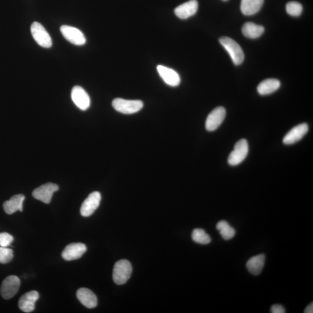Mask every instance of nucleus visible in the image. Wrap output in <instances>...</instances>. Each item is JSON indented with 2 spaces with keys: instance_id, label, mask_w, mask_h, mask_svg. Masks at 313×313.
Returning a JSON list of instances; mask_svg holds the SVG:
<instances>
[{
  "instance_id": "obj_1",
  "label": "nucleus",
  "mask_w": 313,
  "mask_h": 313,
  "mask_svg": "<svg viewBox=\"0 0 313 313\" xmlns=\"http://www.w3.org/2000/svg\"><path fill=\"white\" fill-rule=\"evenodd\" d=\"M132 267L130 262L127 260L118 261L114 265L113 278L115 283L122 285L127 283L132 274Z\"/></svg>"
},
{
  "instance_id": "obj_2",
  "label": "nucleus",
  "mask_w": 313,
  "mask_h": 313,
  "mask_svg": "<svg viewBox=\"0 0 313 313\" xmlns=\"http://www.w3.org/2000/svg\"><path fill=\"white\" fill-rule=\"evenodd\" d=\"M219 42L229 54L234 64L240 65L244 59V52L240 46L233 39L224 37L219 39Z\"/></svg>"
},
{
  "instance_id": "obj_3",
  "label": "nucleus",
  "mask_w": 313,
  "mask_h": 313,
  "mask_svg": "<svg viewBox=\"0 0 313 313\" xmlns=\"http://www.w3.org/2000/svg\"><path fill=\"white\" fill-rule=\"evenodd\" d=\"M112 106L118 112L124 114L138 113L143 107V103L139 100H126L116 98L113 100Z\"/></svg>"
},
{
  "instance_id": "obj_4",
  "label": "nucleus",
  "mask_w": 313,
  "mask_h": 313,
  "mask_svg": "<svg viewBox=\"0 0 313 313\" xmlns=\"http://www.w3.org/2000/svg\"><path fill=\"white\" fill-rule=\"evenodd\" d=\"M248 153V144L246 139H242L237 142L234 149L228 157V163L232 166H236L242 163L246 159Z\"/></svg>"
},
{
  "instance_id": "obj_5",
  "label": "nucleus",
  "mask_w": 313,
  "mask_h": 313,
  "mask_svg": "<svg viewBox=\"0 0 313 313\" xmlns=\"http://www.w3.org/2000/svg\"><path fill=\"white\" fill-rule=\"evenodd\" d=\"M31 32L34 40L42 48H50L52 46L51 36L41 23L34 22L31 26Z\"/></svg>"
},
{
  "instance_id": "obj_6",
  "label": "nucleus",
  "mask_w": 313,
  "mask_h": 313,
  "mask_svg": "<svg viewBox=\"0 0 313 313\" xmlns=\"http://www.w3.org/2000/svg\"><path fill=\"white\" fill-rule=\"evenodd\" d=\"M20 286V280L17 276L11 275L3 281L1 287V296L9 300L15 296Z\"/></svg>"
},
{
  "instance_id": "obj_7",
  "label": "nucleus",
  "mask_w": 313,
  "mask_h": 313,
  "mask_svg": "<svg viewBox=\"0 0 313 313\" xmlns=\"http://www.w3.org/2000/svg\"><path fill=\"white\" fill-rule=\"evenodd\" d=\"M60 31L64 38L72 44L81 46L87 41L84 34L77 28L63 25L60 27Z\"/></svg>"
},
{
  "instance_id": "obj_8",
  "label": "nucleus",
  "mask_w": 313,
  "mask_h": 313,
  "mask_svg": "<svg viewBox=\"0 0 313 313\" xmlns=\"http://www.w3.org/2000/svg\"><path fill=\"white\" fill-rule=\"evenodd\" d=\"M59 190V186L55 183H47L35 189L33 192V196L35 199L45 204L51 203L54 193Z\"/></svg>"
},
{
  "instance_id": "obj_9",
  "label": "nucleus",
  "mask_w": 313,
  "mask_h": 313,
  "mask_svg": "<svg viewBox=\"0 0 313 313\" xmlns=\"http://www.w3.org/2000/svg\"><path fill=\"white\" fill-rule=\"evenodd\" d=\"M101 199V194L98 192L90 194L81 207L80 212L82 217H88L94 213L99 206Z\"/></svg>"
},
{
  "instance_id": "obj_10",
  "label": "nucleus",
  "mask_w": 313,
  "mask_h": 313,
  "mask_svg": "<svg viewBox=\"0 0 313 313\" xmlns=\"http://www.w3.org/2000/svg\"><path fill=\"white\" fill-rule=\"evenodd\" d=\"M226 114V110L223 107H218L212 110L208 115L206 121L207 130L212 132L218 129L224 121Z\"/></svg>"
},
{
  "instance_id": "obj_11",
  "label": "nucleus",
  "mask_w": 313,
  "mask_h": 313,
  "mask_svg": "<svg viewBox=\"0 0 313 313\" xmlns=\"http://www.w3.org/2000/svg\"><path fill=\"white\" fill-rule=\"evenodd\" d=\"M71 99L81 110H87L91 105V99L87 92L80 86H75L71 91Z\"/></svg>"
},
{
  "instance_id": "obj_12",
  "label": "nucleus",
  "mask_w": 313,
  "mask_h": 313,
  "mask_svg": "<svg viewBox=\"0 0 313 313\" xmlns=\"http://www.w3.org/2000/svg\"><path fill=\"white\" fill-rule=\"evenodd\" d=\"M87 246L83 243H71L66 247L62 252V256L64 260L73 261L78 260L87 251Z\"/></svg>"
},
{
  "instance_id": "obj_13",
  "label": "nucleus",
  "mask_w": 313,
  "mask_h": 313,
  "mask_svg": "<svg viewBox=\"0 0 313 313\" xmlns=\"http://www.w3.org/2000/svg\"><path fill=\"white\" fill-rule=\"evenodd\" d=\"M308 129L307 124H301L296 126L284 136L283 143L286 145H290L300 141L307 134Z\"/></svg>"
},
{
  "instance_id": "obj_14",
  "label": "nucleus",
  "mask_w": 313,
  "mask_h": 313,
  "mask_svg": "<svg viewBox=\"0 0 313 313\" xmlns=\"http://www.w3.org/2000/svg\"><path fill=\"white\" fill-rule=\"evenodd\" d=\"M37 291H31L21 297L19 301V308L24 312L30 313L35 308V303L39 299Z\"/></svg>"
},
{
  "instance_id": "obj_15",
  "label": "nucleus",
  "mask_w": 313,
  "mask_h": 313,
  "mask_svg": "<svg viewBox=\"0 0 313 313\" xmlns=\"http://www.w3.org/2000/svg\"><path fill=\"white\" fill-rule=\"evenodd\" d=\"M157 69L161 78L167 85L174 87L181 83V78L175 70L162 65L158 66Z\"/></svg>"
},
{
  "instance_id": "obj_16",
  "label": "nucleus",
  "mask_w": 313,
  "mask_h": 313,
  "mask_svg": "<svg viewBox=\"0 0 313 313\" xmlns=\"http://www.w3.org/2000/svg\"><path fill=\"white\" fill-rule=\"evenodd\" d=\"M198 2L196 0H191L183 3L175 9V14L176 16L181 19H187L196 13L198 10Z\"/></svg>"
},
{
  "instance_id": "obj_17",
  "label": "nucleus",
  "mask_w": 313,
  "mask_h": 313,
  "mask_svg": "<svg viewBox=\"0 0 313 313\" xmlns=\"http://www.w3.org/2000/svg\"><path fill=\"white\" fill-rule=\"evenodd\" d=\"M77 297L81 303L88 308H94L98 305V299L96 295L87 288L78 289Z\"/></svg>"
},
{
  "instance_id": "obj_18",
  "label": "nucleus",
  "mask_w": 313,
  "mask_h": 313,
  "mask_svg": "<svg viewBox=\"0 0 313 313\" xmlns=\"http://www.w3.org/2000/svg\"><path fill=\"white\" fill-rule=\"evenodd\" d=\"M24 200L25 196L23 194H19L13 196L9 200L5 201L3 207L6 213L10 215L17 211L22 212Z\"/></svg>"
},
{
  "instance_id": "obj_19",
  "label": "nucleus",
  "mask_w": 313,
  "mask_h": 313,
  "mask_svg": "<svg viewBox=\"0 0 313 313\" xmlns=\"http://www.w3.org/2000/svg\"><path fill=\"white\" fill-rule=\"evenodd\" d=\"M264 0H242L241 2V11L245 16L255 15L262 8Z\"/></svg>"
},
{
  "instance_id": "obj_20",
  "label": "nucleus",
  "mask_w": 313,
  "mask_h": 313,
  "mask_svg": "<svg viewBox=\"0 0 313 313\" xmlns=\"http://www.w3.org/2000/svg\"><path fill=\"white\" fill-rule=\"evenodd\" d=\"M265 262V255L260 254L251 257L246 264V267L251 274L258 276L264 269Z\"/></svg>"
},
{
  "instance_id": "obj_21",
  "label": "nucleus",
  "mask_w": 313,
  "mask_h": 313,
  "mask_svg": "<svg viewBox=\"0 0 313 313\" xmlns=\"http://www.w3.org/2000/svg\"><path fill=\"white\" fill-rule=\"evenodd\" d=\"M280 87V82L276 79H267L261 82L257 87V91L261 95H267L275 92Z\"/></svg>"
},
{
  "instance_id": "obj_22",
  "label": "nucleus",
  "mask_w": 313,
  "mask_h": 313,
  "mask_svg": "<svg viewBox=\"0 0 313 313\" xmlns=\"http://www.w3.org/2000/svg\"><path fill=\"white\" fill-rule=\"evenodd\" d=\"M265 28L262 26L255 24L253 23L248 22L245 23L242 27V33L245 37L251 38H258L264 33Z\"/></svg>"
},
{
  "instance_id": "obj_23",
  "label": "nucleus",
  "mask_w": 313,
  "mask_h": 313,
  "mask_svg": "<svg viewBox=\"0 0 313 313\" xmlns=\"http://www.w3.org/2000/svg\"><path fill=\"white\" fill-rule=\"evenodd\" d=\"M217 229L219 230L223 239L229 240L236 235V230L230 226L225 221H219L217 225Z\"/></svg>"
},
{
  "instance_id": "obj_24",
  "label": "nucleus",
  "mask_w": 313,
  "mask_h": 313,
  "mask_svg": "<svg viewBox=\"0 0 313 313\" xmlns=\"http://www.w3.org/2000/svg\"><path fill=\"white\" fill-rule=\"evenodd\" d=\"M192 238L194 242L200 244L206 245L211 242L210 236L202 229H195L192 234Z\"/></svg>"
},
{
  "instance_id": "obj_25",
  "label": "nucleus",
  "mask_w": 313,
  "mask_h": 313,
  "mask_svg": "<svg viewBox=\"0 0 313 313\" xmlns=\"http://www.w3.org/2000/svg\"><path fill=\"white\" fill-rule=\"evenodd\" d=\"M286 8L287 13L294 17L300 16L303 10L301 3L295 1L287 3Z\"/></svg>"
},
{
  "instance_id": "obj_26",
  "label": "nucleus",
  "mask_w": 313,
  "mask_h": 313,
  "mask_svg": "<svg viewBox=\"0 0 313 313\" xmlns=\"http://www.w3.org/2000/svg\"><path fill=\"white\" fill-rule=\"evenodd\" d=\"M13 251L8 247L0 246V263L2 264H8L12 260Z\"/></svg>"
},
{
  "instance_id": "obj_27",
  "label": "nucleus",
  "mask_w": 313,
  "mask_h": 313,
  "mask_svg": "<svg viewBox=\"0 0 313 313\" xmlns=\"http://www.w3.org/2000/svg\"><path fill=\"white\" fill-rule=\"evenodd\" d=\"M12 235L6 232L0 233V246L8 247L13 242Z\"/></svg>"
},
{
  "instance_id": "obj_28",
  "label": "nucleus",
  "mask_w": 313,
  "mask_h": 313,
  "mask_svg": "<svg viewBox=\"0 0 313 313\" xmlns=\"http://www.w3.org/2000/svg\"><path fill=\"white\" fill-rule=\"evenodd\" d=\"M271 312L272 313H285V309L282 305L279 304L273 305L271 308Z\"/></svg>"
},
{
  "instance_id": "obj_29",
  "label": "nucleus",
  "mask_w": 313,
  "mask_h": 313,
  "mask_svg": "<svg viewBox=\"0 0 313 313\" xmlns=\"http://www.w3.org/2000/svg\"><path fill=\"white\" fill-rule=\"evenodd\" d=\"M305 313H313V303L312 302L311 304H309L306 307L305 311L304 312Z\"/></svg>"
},
{
  "instance_id": "obj_30",
  "label": "nucleus",
  "mask_w": 313,
  "mask_h": 313,
  "mask_svg": "<svg viewBox=\"0 0 313 313\" xmlns=\"http://www.w3.org/2000/svg\"><path fill=\"white\" fill-rule=\"evenodd\" d=\"M223 1H228V0H223Z\"/></svg>"
}]
</instances>
